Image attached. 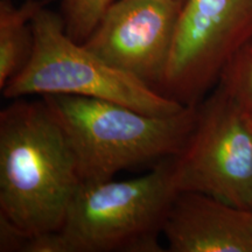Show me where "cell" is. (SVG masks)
<instances>
[{
  "mask_svg": "<svg viewBox=\"0 0 252 252\" xmlns=\"http://www.w3.org/2000/svg\"><path fill=\"white\" fill-rule=\"evenodd\" d=\"M81 184L67 134L45 100L18 98L1 110L0 217L24 244L62 228Z\"/></svg>",
  "mask_w": 252,
  "mask_h": 252,
  "instance_id": "cell-1",
  "label": "cell"
},
{
  "mask_svg": "<svg viewBox=\"0 0 252 252\" xmlns=\"http://www.w3.org/2000/svg\"><path fill=\"white\" fill-rule=\"evenodd\" d=\"M174 157L130 180L84 182L58 232L27 238L25 252H161L160 234L175 197Z\"/></svg>",
  "mask_w": 252,
  "mask_h": 252,
  "instance_id": "cell-2",
  "label": "cell"
},
{
  "mask_svg": "<svg viewBox=\"0 0 252 252\" xmlns=\"http://www.w3.org/2000/svg\"><path fill=\"white\" fill-rule=\"evenodd\" d=\"M67 134L82 184L113 179L117 173L178 156L196 121L197 105L171 116H152L112 100L42 96Z\"/></svg>",
  "mask_w": 252,
  "mask_h": 252,
  "instance_id": "cell-3",
  "label": "cell"
},
{
  "mask_svg": "<svg viewBox=\"0 0 252 252\" xmlns=\"http://www.w3.org/2000/svg\"><path fill=\"white\" fill-rule=\"evenodd\" d=\"M32 33L30 59L1 90L5 98L71 94L112 100L152 116L175 115L186 108L72 40L61 14L45 5L32 20Z\"/></svg>",
  "mask_w": 252,
  "mask_h": 252,
  "instance_id": "cell-4",
  "label": "cell"
},
{
  "mask_svg": "<svg viewBox=\"0 0 252 252\" xmlns=\"http://www.w3.org/2000/svg\"><path fill=\"white\" fill-rule=\"evenodd\" d=\"M180 191L252 208V110L220 81L197 104L187 143L174 157Z\"/></svg>",
  "mask_w": 252,
  "mask_h": 252,
  "instance_id": "cell-5",
  "label": "cell"
},
{
  "mask_svg": "<svg viewBox=\"0 0 252 252\" xmlns=\"http://www.w3.org/2000/svg\"><path fill=\"white\" fill-rule=\"evenodd\" d=\"M252 43V0H186L159 91L197 105Z\"/></svg>",
  "mask_w": 252,
  "mask_h": 252,
  "instance_id": "cell-6",
  "label": "cell"
},
{
  "mask_svg": "<svg viewBox=\"0 0 252 252\" xmlns=\"http://www.w3.org/2000/svg\"><path fill=\"white\" fill-rule=\"evenodd\" d=\"M182 7L180 0H116L83 45L112 67L159 90Z\"/></svg>",
  "mask_w": 252,
  "mask_h": 252,
  "instance_id": "cell-7",
  "label": "cell"
},
{
  "mask_svg": "<svg viewBox=\"0 0 252 252\" xmlns=\"http://www.w3.org/2000/svg\"><path fill=\"white\" fill-rule=\"evenodd\" d=\"M162 234L171 252H252V210L203 193L180 191Z\"/></svg>",
  "mask_w": 252,
  "mask_h": 252,
  "instance_id": "cell-8",
  "label": "cell"
},
{
  "mask_svg": "<svg viewBox=\"0 0 252 252\" xmlns=\"http://www.w3.org/2000/svg\"><path fill=\"white\" fill-rule=\"evenodd\" d=\"M45 5L27 0L15 6L11 0L0 1V89L26 64L33 47L32 20Z\"/></svg>",
  "mask_w": 252,
  "mask_h": 252,
  "instance_id": "cell-9",
  "label": "cell"
},
{
  "mask_svg": "<svg viewBox=\"0 0 252 252\" xmlns=\"http://www.w3.org/2000/svg\"><path fill=\"white\" fill-rule=\"evenodd\" d=\"M116 0H62L61 17L72 40L83 43Z\"/></svg>",
  "mask_w": 252,
  "mask_h": 252,
  "instance_id": "cell-10",
  "label": "cell"
},
{
  "mask_svg": "<svg viewBox=\"0 0 252 252\" xmlns=\"http://www.w3.org/2000/svg\"><path fill=\"white\" fill-rule=\"evenodd\" d=\"M220 81L228 84L239 99L252 110V43L232 60Z\"/></svg>",
  "mask_w": 252,
  "mask_h": 252,
  "instance_id": "cell-11",
  "label": "cell"
},
{
  "mask_svg": "<svg viewBox=\"0 0 252 252\" xmlns=\"http://www.w3.org/2000/svg\"><path fill=\"white\" fill-rule=\"evenodd\" d=\"M180 1H182V2H184V4H185V1H186V0H180Z\"/></svg>",
  "mask_w": 252,
  "mask_h": 252,
  "instance_id": "cell-12",
  "label": "cell"
},
{
  "mask_svg": "<svg viewBox=\"0 0 252 252\" xmlns=\"http://www.w3.org/2000/svg\"><path fill=\"white\" fill-rule=\"evenodd\" d=\"M251 210H252V208H251Z\"/></svg>",
  "mask_w": 252,
  "mask_h": 252,
  "instance_id": "cell-13",
  "label": "cell"
}]
</instances>
